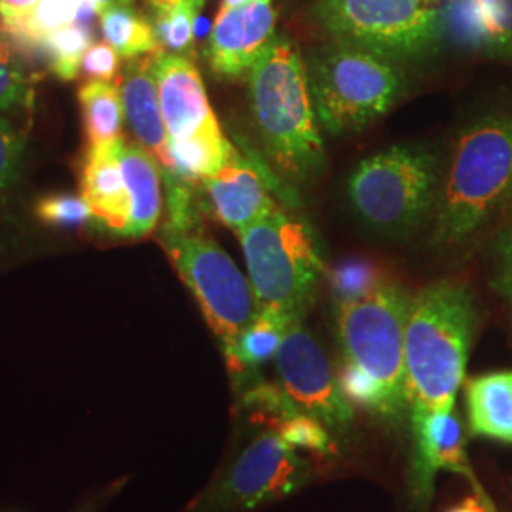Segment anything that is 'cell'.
<instances>
[{
  "label": "cell",
  "mask_w": 512,
  "mask_h": 512,
  "mask_svg": "<svg viewBox=\"0 0 512 512\" xmlns=\"http://www.w3.org/2000/svg\"><path fill=\"white\" fill-rule=\"evenodd\" d=\"M293 323L296 321L275 313L256 311L253 321L239 334L236 346L224 355L230 372L239 378L274 359Z\"/></svg>",
  "instance_id": "obj_21"
},
{
  "label": "cell",
  "mask_w": 512,
  "mask_h": 512,
  "mask_svg": "<svg viewBox=\"0 0 512 512\" xmlns=\"http://www.w3.org/2000/svg\"><path fill=\"white\" fill-rule=\"evenodd\" d=\"M512 205V110L486 114L459 135L433 207V243L461 245Z\"/></svg>",
  "instance_id": "obj_3"
},
{
  "label": "cell",
  "mask_w": 512,
  "mask_h": 512,
  "mask_svg": "<svg viewBox=\"0 0 512 512\" xmlns=\"http://www.w3.org/2000/svg\"><path fill=\"white\" fill-rule=\"evenodd\" d=\"M266 427L275 431L294 450H308L317 456L334 454L329 429L304 414L294 403L285 406L274 418L266 420Z\"/></svg>",
  "instance_id": "obj_25"
},
{
  "label": "cell",
  "mask_w": 512,
  "mask_h": 512,
  "mask_svg": "<svg viewBox=\"0 0 512 512\" xmlns=\"http://www.w3.org/2000/svg\"><path fill=\"white\" fill-rule=\"evenodd\" d=\"M103 37L120 57L164 54L156 29L129 6H112L99 14Z\"/></svg>",
  "instance_id": "obj_23"
},
{
  "label": "cell",
  "mask_w": 512,
  "mask_h": 512,
  "mask_svg": "<svg viewBox=\"0 0 512 512\" xmlns=\"http://www.w3.org/2000/svg\"><path fill=\"white\" fill-rule=\"evenodd\" d=\"M446 0H317L332 37L391 61L431 52L444 35Z\"/></svg>",
  "instance_id": "obj_9"
},
{
  "label": "cell",
  "mask_w": 512,
  "mask_h": 512,
  "mask_svg": "<svg viewBox=\"0 0 512 512\" xmlns=\"http://www.w3.org/2000/svg\"><path fill=\"white\" fill-rule=\"evenodd\" d=\"M74 19L76 0H37L25 14L2 23V29L21 44L37 48Z\"/></svg>",
  "instance_id": "obj_24"
},
{
  "label": "cell",
  "mask_w": 512,
  "mask_h": 512,
  "mask_svg": "<svg viewBox=\"0 0 512 512\" xmlns=\"http://www.w3.org/2000/svg\"><path fill=\"white\" fill-rule=\"evenodd\" d=\"M162 245L173 268L200 304L224 355L230 353L239 334L256 315L249 277L241 274L219 243L203 232L194 215L169 220L162 232Z\"/></svg>",
  "instance_id": "obj_7"
},
{
  "label": "cell",
  "mask_w": 512,
  "mask_h": 512,
  "mask_svg": "<svg viewBox=\"0 0 512 512\" xmlns=\"http://www.w3.org/2000/svg\"><path fill=\"white\" fill-rule=\"evenodd\" d=\"M439 181V162L429 148L395 145L353 169L349 202L366 226L397 236L414 230L433 211Z\"/></svg>",
  "instance_id": "obj_8"
},
{
  "label": "cell",
  "mask_w": 512,
  "mask_h": 512,
  "mask_svg": "<svg viewBox=\"0 0 512 512\" xmlns=\"http://www.w3.org/2000/svg\"><path fill=\"white\" fill-rule=\"evenodd\" d=\"M410 296L395 283L338 302V340L344 363L338 385L351 406L380 418H399L406 408L404 329Z\"/></svg>",
  "instance_id": "obj_2"
},
{
  "label": "cell",
  "mask_w": 512,
  "mask_h": 512,
  "mask_svg": "<svg viewBox=\"0 0 512 512\" xmlns=\"http://www.w3.org/2000/svg\"><path fill=\"white\" fill-rule=\"evenodd\" d=\"M114 150L131 198V219L126 236L143 238L156 228L162 215V171L145 148L129 143L124 137L114 143Z\"/></svg>",
  "instance_id": "obj_19"
},
{
  "label": "cell",
  "mask_w": 512,
  "mask_h": 512,
  "mask_svg": "<svg viewBox=\"0 0 512 512\" xmlns=\"http://www.w3.org/2000/svg\"><path fill=\"white\" fill-rule=\"evenodd\" d=\"M448 512H495L490 497L486 494L469 495Z\"/></svg>",
  "instance_id": "obj_34"
},
{
  "label": "cell",
  "mask_w": 512,
  "mask_h": 512,
  "mask_svg": "<svg viewBox=\"0 0 512 512\" xmlns=\"http://www.w3.org/2000/svg\"><path fill=\"white\" fill-rule=\"evenodd\" d=\"M203 186L217 219L236 234L277 209L266 175L238 150L203 181Z\"/></svg>",
  "instance_id": "obj_15"
},
{
  "label": "cell",
  "mask_w": 512,
  "mask_h": 512,
  "mask_svg": "<svg viewBox=\"0 0 512 512\" xmlns=\"http://www.w3.org/2000/svg\"><path fill=\"white\" fill-rule=\"evenodd\" d=\"M80 69L90 80L110 82L118 76L120 71V54L110 46L109 42H97L88 48Z\"/></svg>",
  "instance_id": "obj_31"
},
{
  "label": "cell",
  "mask_w": 512,
  "mask_h": 512,
  "mask_svg": "<svg viewBox=\"0 0 512 512\" xmlns=\"http://www.w3.org/2000/svg\"><path fill=\"white\" fill-rule=\"evenodd\" d=\"M251 107L262 145L287 177L306 181L325 164L308 65L293 40L275 37L249 71Z\"/></svg>",
  "instance_id": "obj_4"
},
{
  "label": "cell",
  "mask_w": 512,
  "mask_h": 512,
  "mask_svg": "<svg viewBox=\"0 0 512 512\" xmlns=\"http://www.w3.org/2000/svg\"><path fill=\"white\" fill-rule=\"evenodd\" d=\"M446 31L475 50L512 59V0H446Z\"/></svg>",
  "instance_id": "obj_17"
},
{
  "label": "cell",
  "mask_w": 512,
  "mask_h": 512,
  "mask_svg": "<svg viewBox=\"0 0 512 512\" xmlns=\"http://www.w3.org/2000/svg\"><path fill=\"white\" fill-rule=\"evenodd\" d=\"M35 4L37 0H0V25L25 14Z\"/></svg>",
  "instance_id": "obj_35"
},
{
  "label": "cell",
  "mask_w": 512,
  "mask_h": 512,
  "mask_svg": "<svg viewBox=\"0 0 512 512\" xmlns=\"http://www.w3.org/2000/svg\"><path fill=\"white\" fill-rule=\"evenodd\" d=\"M275 19L272 0H245L232 8L220 6L207 44L211 69L228 78L249 73L275 38Z\"/></svg>",
  "instance_id": "obj_13"
},
{
  "label": "cell",
  "mask_w": 512,
  "mask_h": 512,
  "mask_svg": "<svg viewBox=\"0 0 512 512\" xmlns=\"http://www.w3.org/2000/svg\"><path fill=\"white\" fill-rule=\"evenodd\" d=\"M495 289L505 296L512 317V224L503 232L497 243V270Z\"/></svg>",
  "instance_id": "obj_33"
},
{
  "label": "cell",
  "mask_w": 512,
  "mask_h": 512,
  "mask_svg": "<svg viewBox=\"0 0 512 512\" xmlns=\"http://www.w3.org/2000/svg\"><path fill=\"white\" fill-rule=\"evenodd\" d=\"M475 327V300L463 283L439 281L410 296L404 329L410 425L429 414L454 410Z\"/></svg>",
  "instance_id": "obj_1"
},
{
  "label": "cell",
  "mask_w": 512,
  "mask_h": 512,
  "mask_svg": "<svg viewBox=\"0 0 512 512\" xmlns=\"http://www.w3.org/2000/svg\"><path fill=\"white\" fill-rule=\"evenodd\" d=\"M310 476V463L266 427L188 512L251 511L293 494Z\"/></svg>",
  "instance_id": "obj_10"
},
{
  "label": "cell",
  "mask_w": 512,
  "mask_h": 512,
  "mask_svg": "<svg viewBox=\"0 0 512 512\" xmlns=\"http://www.w3.org/2000/svg\"><path fill=\"white\" fill-rule=\"evenodd\" d=\"M238 236L256 311L304 321L323 274V258L310 226L277 207Z\"/></svg>",
  "instance_id": "obj_5"
},
{
  "label": "cell",
  "mask_w": 512,
  "mask_h": 512,
  "mask_svg": "<svg viewBox=\"0 0 512 512\" xmlns=\"http://www.w3.org/2000/svg\"><path fill=\"white\" fill-rule=\"evenodd\" d=\"M158 55L162 54L141 55L129 63L126 74L122 76V101L129 126L137 135L141 147L158 162L162 175L167 179V186H171L184 181L175 173L169 137L160 107L156 80Z\"/></svg>",
  "instance_id": "obj_16"
},
{
  "label": "cell",
  "mask_w": 512,
  "mask_h": 512,
  "mask_svg": "<svg viewBox=\"0 0 512 512\" xmlns=\"http://www.w3.org/2000/svg\"><path fill=\"white\" fill-rule=\"evenodd\" d=\"M93 2L97 4V8H99V14H101L103 10L112 8V6H129L133 0H93Z\"/></svg>",
  "instance_id": "obj_36"
},
{
  "label": "cell",
  "mask_w": 512,
  "mask_h": 512,
  "mask_svg": "<svg viewBox=\"0 0 512 512\" xmlns=\"http://www.w3.org/2000/svg\"><path fill=\"white\" fill-rule=\"evenodd\" d=\"M78 99L90 150L110 147L122 137L120 131L126 112L118 86L110 82L88 80L78 90Z\"/></svg>",
  "instance_id": "obj_22"
},
{
  "label": "cell",
  "mask_w": 512,
  "mask_h": 512,
  "mask_svg": "<svg viewBox=\"0 0 512 512\" xmlns=\"http://www.w3.org/2000/svg\"><path fill=\"white\" fill-rule=\"evenodd\" d=\"M179 2H196L198 6H203L205 0H150V4L160 10V8H167V6H173V4H179Z\"/></svg>",
  "instance_id": "obj_37"
},
{
  "label": "cell",
  "mask_w": 512,
  "mask_h": 512,
  "mask_svg": "<svg viewBox=\"0 0 512 512\" xmlns=\"http://www.w3.org/2000/svg\"><path fill=\"white\" fill-rule=\"evenodd\" d=\"M308 76L319 126L330 135H348L374 124L404 92L395 61L342 40L311 59Z\"/></svg>",
  "instance_id": "obj_6"
},
{
  "label": "cell",
  "mask_w": 512,
  "mask_h": 512,
  "mask_svg": "<svg viewBox=\"0 0 512 512\" xmlns=\"http://www.w3.org/2000/svg\"><path fill=\"white\" fill-rule=\"evenodd\" d=\"M92 46V31L71 23L59 29L42 44L44 52L50 57L52 71L61 80H74L82 67V59Z\"/></svg>",
  "instance_id": "obj_26"
},
{
  "label": "cell",
  "mask_w": 512,
  "mask_h": 512,
  "mask_svg": "<svg viewBox=\"0 0 512 512\" xmlns=\"http://www.w3.org/2000/svg\"><path fill=\"white\" fill-rule=\"evenodd\" d=\"M202 6L196 2H179L156 10V37L167 54L183 55L192 50L194 25Z\"/></svg>",
  "instance_id": "obj_27"
},
{
  "label": "cell",
  "mask_w": 512,
  "mask_h": 512,
  "mask_svg": "<svg viewBox=\"0 0 512 512\" xmlns=\"http://www.w3.org/2000/svg\"><path fill=\"white\" fill-rule=\"evenodd\" d=\"M38 217L55 226H80L92 219V211L82 198L52 196L38 203Z\"/></svg>",
  "instance_id": "obj_29"
},
{
  "label": "cell",
  "mask_w": 512,
  "mask_h": 512,
  "mask_svg": "<svg viewBox=\"0 0 512 512\" xmlns=\"http://www.w3.org/2000/svg\"><path fill=\"white\" fill-rule=\"evenodd\" d=\"M25 92L27 86L23 73L19 71L10 46L0 38V110L18 105Z\"/></svg>",
  "instance_id": "obj_30"
},
{
  "label": "cell",
  "mask_w": 512,
  "mask_h": 512,
  "mask_svg": "<svg viewBox=\"0 0 512 512\" xmlns=\"http://www.w3.org/2000/svg\"><path fill=\"white\" fill-rule=\"evenodd\" d=\"M465 403L471 435L512 444V370L471 378Z\"/></svg>",
  "instance_id": "obj_20"
},
{
  "label": "cell",
  "mask_w": 512,
  "mask_h": 512,
  "mask_svg": "<svg viewBox=\"0 0 512 512\" xmlns=\"http://www.w3.org/2000/svg\"><path fill=\"white\" fill-rule=\"evenodd\" d=\"M114 143L88 152L82 173V200L90 207L93 219L105 224L112 232L126 236L131 219V198Z\"/></svg>",
  "instance_id": "obj_18"
},
{
  "label": "cell",
  "mask_w": 512,
  "mask_h": 512,
  "mask_svg": "<svg viewBox=\"0 0 512 512\" xmlns=\"http://www.w3.org/2000/svg\"><path fill=\"white\" fill-rule=\"evenodd\" d=\"M378 283H382V279L378 277L376 270L365 262H355V260L338 266L332 274V291L338 302L368 293Z\"/></svg>",
  "instance_id": "obj_28"
},
{
  "label": "cell",
  "mask_w": 512,
  "mask_h": 512,
  "mask_svg": "<svg viewBox=\"0 0 512 512\" xmlns=\"http://www.w3.org/2000/svg\"><path fill=\"white\" fill-rule=\"evenodd\" d=\"M281 387L304 414L329 429L346 435L353 421V406L340 391L338 376L321 344L296 321L287 330L275 355Z\"/></svg>",
  "instance_id": "obj_11"
},
{
  "label": "cell",
  "mask_w": 512,
  "mask_h": 512,
  "mask_svg": "<svg viewBox=\"0 0 512 512\" xmlns=\"http://www.w3.org/2000/svg\"><path fill=\"white\" fill-rule=\"evenodd\" d=\"M156 80L169 147L226 139L209 105L202 74L188 57L158 55Z\"/></svg>",
  "instance_id": "obj_12"
},
{
  "label": "cell",
  "mask_w": 512,
  "mask_h": 512,
  "mask_svg": "<svg viewBox=\"0 0 512 512\" xmlns=\"http://www.w3.org/2000/svg\"><path fill=\"white\" fill-rule=\"evenodd\" d=\"M21 158V139L12 124L0 118V192L14 181Z\"/></svg>",
  "instance_id": "obj_32"
},
{
  "label": "cell",
  "mask_w": 512,
  "mask_h": 512,
  "mask_svg": "<svg viewBox=\"0 0 512 512\" xmlns=\"http://www.w3.org/2000/svg\"><path fill=\"white\" fill-rule=\"evenodd\" d=\"M414 458L410 488L414 503L421 507L429 505L435 476L439 471H450L465 476L476 494H484L476 480L475 471L467 459L465 435L456 412H435L412 425Z\"/></svg>",
  "instance_id": "obj_14"
}]
</instances>
